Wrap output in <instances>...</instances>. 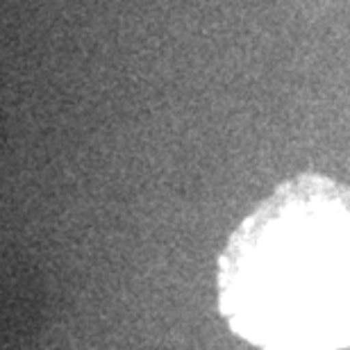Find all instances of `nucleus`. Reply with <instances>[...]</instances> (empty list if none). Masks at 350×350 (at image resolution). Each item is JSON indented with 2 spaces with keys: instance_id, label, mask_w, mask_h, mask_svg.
Masks as SVG:
<instances>
[{
  "instance_id": "f257e3e1",
  "label": "nucleus",
  "mask_w": 350,
  "mask_h": 350,
  "mask_svg": "<svg viewBox=\"0 0 350 350\" xmlns=\"http://www.w3.org/2000/svg\"><path fill=\"white\" fill-rule=\"evenodd\" d=\"M221 286L234 327L266 350L350 344V200L284 191L234 239Z\"/></svg>"
}]
</instances>
